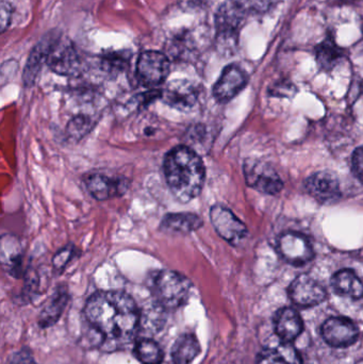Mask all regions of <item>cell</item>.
<instances>
[{"label": "cell", "mask_w": 363, "mask_h": 364, "mask_svg": "<svg viewBox=\"0 0 363 364\" xmlns=\"http://www.w3.org/2000/svg\"><path fill=\"white\" fill-rule=\"evenodd\" d=\"M200 353V342L193 333L181 335L173 346L172 360L174 364H190Z\"/></svg>", "instance_id": "obj_23"}, {"label": "cell", "mask_w": 363, "mask_h": 364, "mask_svg": "<svg viewBox=\"0 0 363 364\" xmlns=\"http://www.w3.org/2000/svg\"><path fill=\"white\" fill-rule=\"evenodd\" d=\"M277 337L283 342L292 343L304 331L302 316L293 308H281L276 312L274 321Z\"/></svg>", "instance_id": "obj_17"}, {"label": "cell", "mask_w": 363, "mask_h": 364, "mask_svg": "<svg viewBox=\"0 0 363 364\" xmlns=\"http://www.w3.org/2000/svg\"><path fill=\"white\" fill-rule=\"evenodd\" d=\"M68 299L70 295L66 289L59 288L53 293L38 316V325L40 328H48L58 322L67 305Z\"/></svg>", "instance_id": "obj_21"}, {"label": "cell", "mask_w": 363, "mask_h": 364, "mask_svg": "<svg viewBox=\"0 0 363 364\" xmlns=\"http://www.w3.org/2000/svg\"><path fill=\"white\" fill-rule=\"evenodd\" d=\"M243 172L246 183L259 192L275 195L283 190V181L276 171L270 164H264L261 160H245Z\"/></svg>", "instance_id": "obj_6"}, {"label": "cell", "mask_w": 363, "mask_h": 364, "mask_svg": "<svg viewBox=\"0 0 363 364\" xmlns=\"http://www.w3.org/2000/svg\"><path fill=\"white\" fill-rule=\"evenodd\" d=\"M77 255V250L74 245L70 244V245H66L65 247L60 250L57 254L53 256V265L57 271H62V269H65L67 263L74 258Z\"/></svg>", "instance_id": "obj_28"}, {"label": "cell", "mask_w": 363, "mask_h": 364, "mask_svg": "<svg viewBox=\"0 0 363 364\" xmlns=\"http://www.w3.org/2000/svg\"><path fill=\"white\" fill-rule=\"evenodd\" d=\"M210 220L220 237L232 245H238L247 235L244 223L224 205H215L211 208Z\"/></svg>", "instance_id": "obj_9"}, {"label": "cell", "mask_w": 363, "mask_h": 364, "mask_svg": "<svg viewBox=\"0 0 363 364\" xmlns=\"http://www.w3.org/2000/svg\"><path fill=\"white\" fill-rule=\"evenodd\" d=\"M303 364H320L319 363H317L315 360H308L305 361V363H303Z\"/></svg>", "instance_id": "obj_32"}, {"label": "cell", "mask_w": 363, "mask_h": 364, "mask_svg": "<svg viewBox=\"0 0 363 364\" xmlns=\"http://www.w3.org/2000/svg\"><path fill=\"white\" fill-rule=\"evenodd\" d=\"M13 6L10 2L2 0L0 6V28L1 32L6 31V28L10 26L11 19H12Z\"/></svg>", "instance_id": "obj_30"}, {"label": "cell", "mask_w": 363, "mask_h": 364, "mask_svg": "<svg viewBox=\"0 0 363 364\" xmlns=\"http://www.w3.org/2000/svg\"><path fill=\"white\" fill-rule=\"evenodd\" d=\"M200 97V90L195 83L187 79H175L162 91V100L176 110L188 112L196 106Z\"/></svg>", "instance_id": "obj_13"}, {"label": "cell", "mask_w": 363, "mask_h": 364, "mask_svg": "<svg viewBox=\"0 0 363 364\" xmlns=\"http://www.w3.org/2000/svg\"><path fill=\"white\" fill-rule=\"evenodd\" d=\"M332 287L337 294L352 299H363V282L353 269H341L332 278Z\"/></svg>", "instance_id": "obj_19"}, {"label": "cell", "mask_w": 363, "mask_h": 364, "mask_svg": "<svg viewBox=\"0 0 363 364\" xmlns=\"http://www.w3.org/2000/svg\"><path fill=\"white\" fill-rule=\"evenodd\" d=\"M47 65L55 74L75 76L81 70V61L72 41L60 36L49 51Z\"/></svg>", "instance_id": "obj_7"}, {"label": "cell", "mask_w": 363, "mask_h": 364, "mask_svg": "<svg viewBox=\"0 0 363 364\" xmlns=\"http://www.w3.org/2000/svg\"><path fill=\"white\" fill-rule=\"evenodd\" d=\"M362 31H363V26H362Z\"/></svg>", "instance_id": "obj_33"}, {"label": "cell", "mask_w": 363, "mask_h": 364, "mask_svg": "<svg viewBox=\"0 0 363 364\" xmlns=\"http://www.w3.org/2000/svg\"><path fill=\"white\" fill-rule=\"evenodd\" d=\"M85 184L92 197L96 200L104 201L123 196L129 188L130 183L125 177H111L100 173H91L85 175Z\"/></svg>", "instance_id": "obj_11"}, {"label": "cell", "mask_w": 363, "mask_h": 364, "mask_svg": "<svg viewBox=\"0 0 363 364\" xmlns=\"http://www.w3.org/2000/svg\"><path fill=\"white\" fill-rule=\"evenodd\" d=\"M129 61V55L121 51V53H110L102 58V66L109 72H121L127 66Z\"/></svg>", "instance_id": "obj_27"}, {"label": "cell", "mask_w": 363, "mask_h": 364, "mask_svg": "<svg viewBox=\"0 0 363 364\" xmlns=\"http://www.w3.org/2000/svg\"><path fill=\"white\" fill-rule=\"evenodd\" d=\"M307 192L321 203H336L341 196L340 183L335 175L315 173L305 182Z\"/></svg>", "instance_id": "obj_16"}, {"label": "cell", "mask_w": 363, "mask_h": 364, "mask_svg": "<svg viewBox=\"0 0 363 364\" xmlns=\"http://www.w3.org/2000/svg\"><path fill=\"white\" fill-rule=\"evenodd\" d=\"M352 172L363 183V146L356 149L352 156Z\"/></svg>", "instance_id": "obj_29"}, {"label": "cell", "mask_w": 363, "mask_h": 364, "mask_svg": "<svg viewBox=\"0 0 363 364\" xmlns=\"http://www.w3.org/2000/svg\"><path fill=\"white\" fill-rule=\"evenodd\" d=\"M245 19V8L236 0H226L215 13V29L219 46H236L239 31Z\"/></svg>", "instance_id": "obj_4"}, {"label": "cell", "mask_w": 363, "mask_h": 364, "mask_svg": "<svg viewBox=\"0 0 363 364\" xmlns=\"http://www.w3.org/2000/svg\"><path fill=\"white\" fill-rule=\"evenodd\" d=\"M170 59L160 51H144L136 62V78L146 87L162 85L170 75Z\"/></svg>", "instance_id": "obj_5"}, {"label": "cell", "mask_w": 363, "mask_h": 364, "mask_svg": "<svg viewBox=\"0 0 363 364\" xmlns=\"http://www.w3.org/2000/svg\"><path fill=\"white\" fill-rule=\"evenodd\" d=\"M134 356L141 364H161L163 352L157 342L151 339L139 340L134 346Z\"/></svg>", "instance_id": "obj_25"}, {"label": "cell", "mask_w": 363, "mask_h": 364, "mask_svg": "<svg viewBox=\"0 0 363 364\" xmlns=\"http://www.w3.org/2000/svg\"><path fill=\"white\" fill-rule=\"evenodd\" d=\"M277 247L281 256L294 267L306 264L315 256L310 241L302 233H283L279 237Z\"/></svg>", "instance_id": "obj_10"}, {"label": "cell", "mask_w": 363, "mask_h": 364, "mask_svg": "<svg viewBox=\"0 0 363 364\" xmlns=\"http://www.w3.org/2000/svg\"><path fill=\"white\" fill-rule=\"evenodd\" d=\"M1 262L4 269L13 277H19L23 273V252L16 237L4 235L1 240Z\"/></svg>", "instance_id": "obj_20"}, {"label": "cell", "mask_w": 363, "mask_h": 364, "mask_svg": "<svg viewBox=\"0 0 363 364\" xmlns=\"http://www.w3.org/2000/svg\"><path fill=\"white\" fill-rule=\"evenodd\" d=\"M290 299L300 307H315L325 301L327 292L319 282L311 276L303 274L290 284Z\"/></svg>", "instance_id": "obj_12"}, {"label": "cell", "mask_w": 363, "mask_h": 364, "mask_svg": "<svg viewBox=\"0 0 363 364\" xmlns=\"http://www.w3.org/2000/svg\"><path fill=\"white\" fill-rule=\"evenodd\" d=\"M163 172L170 192L180 203H189L196 198L204 188V162L195 151L185 145L176 146L166 154Z\"/></svg>", "instance_id": "obj_2"}, {"label": "cell", "mask_w": 363, "mask_h": 364, "mask_svg": "<svg viewBox=\"0 0 363 364\" xmlns=\"http://www.w3.org/2000/svg\"><path fill=\"white\" fill-rule=\"evenodd\" d=\"M202 226V220L194 213H172L166 215L162 220L161 230L166 232L187 233L193 232Z\"/></svg>", "instance_id": "obj_22"}, {"label": "cell", "mask_w": 363, "mask_h": 364, "mask_svg": "<svg viewBox=\"0 0 363 364\" xmlns=\"http://www.w3.org/2000/svg\"><path fill=\"white\" fill-rule=\"evenodd\" d=\"M342 57V49L332 38H326L317 47V61L322 70H332Z\"/></svg>", "instance_id": "obj_24"}, {"label": "cell", "mask_w": 363, "mask_h": 364, "mask_svg": "<svg viewBox=\"0 0 363 364\" xmlns=\"http://www.w3.org/2000/svg\"><path fill=\"white\" fill-rule=\"evenodd\" d=\"M257 364H303V360L293 344L281 340L277 346H269L260 352Z\"/></svg>", "instance_id": "obj_18"}, {"label": "cell", "mask_w": 363, "mask_h": 364, "mask_svg": "<svg viewBox=\"0 0 363 364\" xmlns=\"http://www.w3.org/2000/svg\"><path fill=\"white\" fill-rule=\"evenodd\" d=\"M324 341L336 348H345L353 346L359 337L357 325L345 316L327 318L321 327Z\"/></svg>", "instance_id": "obj_8"}, {"label": "cell", "mask_w": 363, "mask_h": 364, "mask_svg": "<svg viewBox=\"0 0 363 364\" xmlns=\"http://www.w3.org/2000/svg\"><path fill=\"white\" fill-rule=\"evenodd\" d=\"M247 85V76L244 70L236 64L226 66L213 87V96L221 104L230 102L236 97Z\"/></svg>", "instance_id": "obj_14"}, {"label": "cell", "mask_w": 363, "mask_h": 364, "mask_svg": "<svg viewBox=\"0 0 363 364\" xmlns=\"http://www.w3.org/2000/svg\"><path fill=\"white\" fill-rule=\"evenodd\" d=\"M83 314L94 338V346L106 352L130 346L142 318L134 299L121 291L94 293L85 303Z\"/></svg>", "instance_id": "obj_1"}, {"label": "cell", "mask_w": 363, "mask_h": 364, "mask_svg": "<svg viewBox=\"0 0 363 364\" xmlns=\"http://www.w3.org/2000/svg\"><path fill=\"white\" fill-rule=\"evenodd\" d=\"M94 123L91 117L83 114L76 115V117L70 119V123H68L66 132H67L70 139L79 141L85 138V136L91 132Z\"/></svg>", "instance_id": "obj_26"}, {"label": "cell", "mask_w": 363, "mask_h": 364, "mask_svg": "<svg viewBox=\"0 0 363 364\" xmlns=\"http://www.w3.org/2000/svg\"><path fill=\"white\" fill-rule=\"evenodd\" d=\"M6 364H36L31 353L28 350H21L14 353L12 356L9 358Z\"/></svg>", "instance_id": "obj_31"}, {"label": "cell", "mask_w": 363, "mask_h": 364, "mask_svg": "<svg viewBox=\"0 0 363 364\" xmlns=\"http://www.w3.org/2000/svg\"><path fill=\"white\" fill-rule=\"evenodd\" d=\"M60 36L61 34L59 32H48L33 47L28 57L25 70H23V80L26 87H31L36 83V78L42 70L43 64L47 63V58H48L51 47Z\"/></svg>", "instance_id": "obj_15"}, {"label": "cell", "mask_w": 363, "mask_h": 364, "mask_svg": "<svg viewBox=\"0 0 363 364\" xmlns=\"http://www.w3.org/2000/svg\"><path fill=\"white\" fill-rule=\"evenodd\" d=\"M191 287V282L183 274L164 269L153 277V296L163 309H176L188 301Z\"/></svg>", "instance_id": "obj_3"}]
</instances>
